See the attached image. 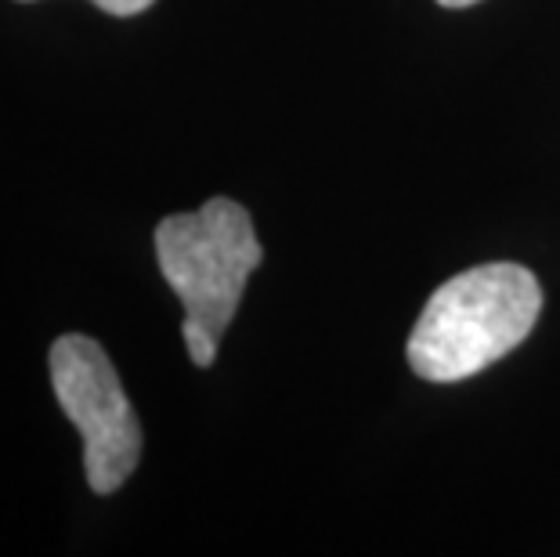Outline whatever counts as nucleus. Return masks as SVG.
<instances>
[{"label":"nucleus","instance_id":"nucleus-2","mask_svg":"<svg viewBox=\"0 0 560 557\" xmlns=\"http://www.w3.org/2000/svg\"><path fill=\"white\" fill-rule=\"evenodd\" d=\"M156 260L185 307L188 359L210 370L224 329L240 312L246 279L265 260L254 218L235 199L210 196L192 214H171L156 224Z\"/></svg>","mask_w":560,"mask_h":557},{"label":"nucleus","instance_id":"nucleus-1","mask_svg":"<svg viewBox=\"0 0 560 557\" xmlns=\"http://www.w3.org/2000/svg\"><path fill=\"white\" fill-rule=\"evenodd\" d=\"M542 287L517 260L467 268L431 293L409 337V365L434 384L478 376L535 329Z\"/></svg>","mask_w":560,"mask_h":557},{"label":"nucleus","instance_id":"nucleus-4","mask_svg":"<svg viewBox=\"0 0 560 557\" xmlns=\"http://www.w3.org/2000/svg\"><path fill=\"white\" fill-rule=\"evenodd\" d=\"M19 4H33V0H19ZM91 4H98L105 15H116V19H130V15H141V11H149L156 0H91Z\"/></svg>","mask_w":560,"mask_h":557},{"label":"nucleus","instance_id":"nucleus-3","mask_svg":"<svg viewBox=\"0 0 560 557\" xmlns=\"http://www.w3.org/2000/svg\"><path fill=\"white\" fill-rule=\"evenodd\" d=\"M58 406L83 438V471L98 496L116 492L141 464V420L130 406L120 373L94 337L62 334L47 351Z\"/></svg>","mask_w":560,"mask_h":557},{"label":"nucleus","instance_id":"nucleus-5","mask_svg":"<svg viewBox=\"0 0 560 557\" xmlns=\"http://www.w3.org/2000/svg\"><path fill=\"white\" fill-rule=\"evenodd\" d=\"M438 4H445V8H470V4H478V0H438Z\"/></svg>","mask_w":560,"mask_h":557}]
</instances>
